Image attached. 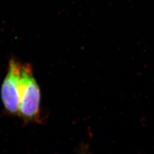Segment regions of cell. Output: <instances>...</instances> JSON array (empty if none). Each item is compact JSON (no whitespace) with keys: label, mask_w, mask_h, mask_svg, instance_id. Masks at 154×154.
Masks as SVG:
<instances>
[{"label":"cell","mask_w":154,"mask_h":154,"mask_svg":"<svg viewBox=\"0 0 154 154\" xmlns=\"http://www.w3.org/2000/svg\"><path fill=\"white\" fill-rule=\"evenodd\" d=\"M80 154H87V152L84 151V149L83 148V150H82V152H81Z\"/></svg>","instance_id":"cell-3"},{"label":"cell","mask_w":154,"mask_h":154,"mask_svg":"<svg viewBox=\"0 0 154 154\" xmlns=\"http://www.w3.org/2000/svg\"><path fill=\"white\" fill-rule=\"evenodd\" d=\"M21 62L12 57L8 61L7 73L1 87V99L5 112L18 116L21 87Z\"/></svg>","instance_id":"cell-2"},{"label":"cell","mask_w":154,"mask_h":154,"mask_svg":"<svg viewBox=\"0 0 154 154\" xmlns=\"http://www.w3.org/2000/svg\"><path fill=\"white\" fill-rule=\"evenodd\" d=\"M41 89L32 66L23 63L18 116L26 123H41Z\"/></svg>","instance_id":"cell-1"}]
</instances>
